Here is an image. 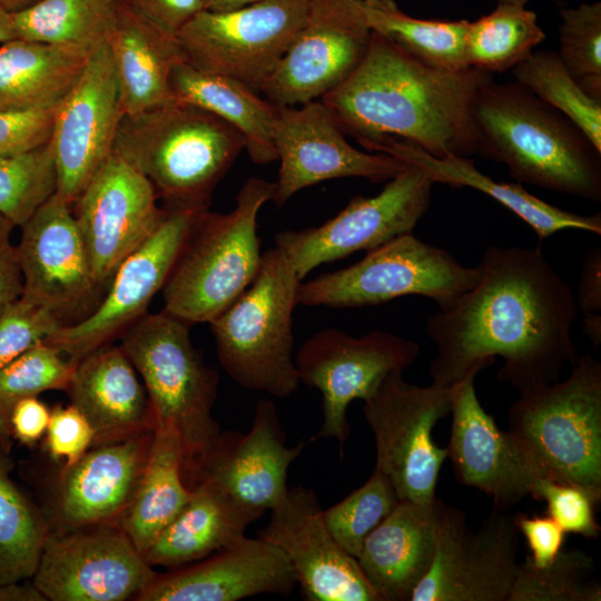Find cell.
<instances>
[{
    "mask_svg": "<svg viewBox=\"0 0 601 601\" xmlns=\"http://www.w3.org/2000/svg\"><path fill=\"white\" fill-rule=\"evenodd\" d=\"M477 283L426 319L436 346L432 382L454 385L503 358L501 382L519 393L559 381L579 355L572 338L578 316L569 283L540 247L490 245Z\"/></svg>",
    "mask_w": 601,
    "mask_h": 601,
    "instance_id": "obj_1",
    "label": "cell"
},
{
    "mask_svg": "<svg viewBox=\"0 0 601 601\" xmlns=\"http://www.w3.org/2000/svg\"><path fill=\"white\" fill-rule=\"evenodd\" d=\"M492 73L426 66L373 31L353 73L321 100L362 146L383 137L410 141L436 158L471 157L477 138L472 107Z\"/></svg>",
    "mask_w": 601,
    "mask_h": 601,
    "instance_id": "obj_2",
    "label": "cell"
},
{
    "mask_svg": "<svg viewBox=\"0 0 601 601\" xmlns=\"http://www.w3.org/2000/svg\"><path fill=\"white\" fill-rule=\"evenodd\" d=\"M472 117L477 150L518 183L601 201V150L565 115L516 81L477 91Z\"/></svg>",
    "mask_w": 601,
    "mask_h": 601,
    "instance_id": "obj_3",
    "label": "cell"
},
{
    "mask_svg": "<svg viewBox=\"0 0 601 601\" xmlns=\"http://www.w3.org/2000/svg\"><path fill=\"white\" fill-rule=\"evenodd\" d=\"M245 149L242 134L196 106L169 100L124 115L112 152L141 173L166 208L208 209L220 179Z\"/></svg>",
    "mask_w": 601,
    "mask_h": 601,
    "instance_id": "obj_4",
    "label": "cell"
},
{
    "mask_svg": "<svg viewBox=\"0 0 601 601\" xmlns=\"http://www.w3.org/2000/svg\"><path fill=\"white\" fill-rule=\"evenodd\" d=\"M190 326L162 309L145 314L119 338L147 391L155 430L180 443L187 486L221 433L213 417L218 375L194 347Z\"/></svg>",
    "mask_w": 601,
    "mask_h": 601,
    "instance_id": "obj_5",
    "label": "cell"
},
{
    "mask_svg": "<svg viewBox=\"0 0 601 601\" xmlns=\"http://www.w3.org/2000/svg\"><path fill=\"white\" fill-rule=\"evenodd\" d=\"M273 191L274 181L250 177L229 213L199 214L161 289L164 311L209 324L250 285L263 258L257 217Z\"/></svg>",
    "mask_w": 601,
    "mask_h": 601,
    "instance_id": "obj_6",
    "label": "cell"
},
{
    "mask_svg": "<svg viewBox=\"0 0 601 601\" xmlns=\"http://www.w3.org/2000/svg\"><path fill=\"white\" fill-rule=\"evenodd\" d=\"M508 431L539 477L578 485L601 501V363L578 357L564 381L522 393Z\"/></svg>",
    "mask_w": 601,
    "mask_h": 601,
    "instance_id": "obj_7",
    "label": "cell"
},
{
    "mask_svg": "<svg viewBox=\"0 0 601 601\" xmlns=\"http://www.w3.org/2000/svg\"><path fill=\"white\" fill-rule=\"evenodd\" d=\"M302 280L274 246L250 285L209 323L223 368L243 388L278 398L297 390L293 312Z\"/></svg>",
    "mask_w": 601,
    "mask_h": 601,
    "instance_id": "obj_8",
    "label": "cell"
},
{
    "mask_svg": "<svg viewBox=\"0 0 601 601\" xmlns=\"http://www.w3.org/2000/svg\"><path fill=\"white\" fill-rule=\"evenodd\" d=\"M480 276L479 265L464 266L447 250L411 231L367 252L348 267L302 282L297 304L358 308L420 295L445 309L471 289Z\"/></svg>",
    "mask_w": 601,
    "mask_h": 601,
    "instance_id": "obj_9",
    "label": "cell"
},
{
    "mask_svg": "<svg viewBox=\"0 0 601 601\" xmlns=\"http://www.w3.org/2000/svg\"><path fill=\"white\" fill-rule=\"evenodd\" d=\"M403 371L388 373L364 400L363 414L375 439L376 464L400 501L432 505L447 446L432 439L434 425L451 413L454 385L405 382Z\"/></svg>",
    "mask_w": 601,
    "mask_h": 601,
    "instance_id": "obj_10",
    "label": "cell"
},
{
    "mask_svg": "<svg viewBox=\"0 0 601 601\" xmlns=\"http://www.w3.org/2000/svg\"><path fill=\"white\" fill-rule=\"evenodd\" d=\"M308 0H260L201 10L177 33L191 66L235 78L259 92L304 24Z\"/></svg>",
    "mask_w": 601,
    "mask_h": 601,
    "instance_id": "obj_11",
    "label": "cell"
},
{
    "mask_svg": "<svg viewBox=\"0 0 601 601\" xmlns=\"http://www.w3.org/2000/svg\"><path fill=\"white\" fill-rule=\"evenodd\" d=\"M432 566L410 601H506L520 563L514 515L493 509L475 530L466 514L435 500Z\"/></svg>",
    "mask_w": 601,
    "mask_h": 601,
    "instance_id": "obj_12",
    "label": "cell"
},
{
    "mask_svg": "<svg viewBox=\"0 0 601 601\" xmlns=\"http://www.w3.org/2000/svg\"><path fill=\"white\" fill-rule=\"evenodd\" d=\"M418 354L415 342L384 331L355 337L331 327L308 337L294 358L299 383L323 396L324 421L314 440L335 439L343 455L348 405L366 400L388 373L406 370Z\"/></svg>",
    "mask_w": 601,
    "mask_h": 601,
    "instance_id": "obj_13",
    "label": "cell"
},
{
    "mask_svg": "<svg viewBox=\"0 0 601 601\" xmlns=\"http://www.w3.org/2000/svg\"><path fill=\"white\" fill-rule=\"evenodd\" d=\"M410 165V164H408ZM434 181L420 167L387 180L373 197L355 196L333 218L315 227L282 230L275 246L287 256L300 279L316 267L370 252L411 233L427 211Z\"/></svg>",
    "mask_w": 601,
    "mask_h": 601,
    "instance_id": "obj_14",
    "label": "cell"
},
{
    "mask_svg": "<svg viewBox=\"0 0 601 601\" xmlns=\"http://www.w3.org/2000/svg\"><path fill=\"white\" fill-rule=\"evenodd\" d=\"M157 572L118 523L51 531L31 578L46 601L135 600Z\"/></svg>",
    "mask_w": 601,
    "mask_h": 601,
    "instance_id": "obj_15",
    "label": "cell"
},
{
    "mask_svg": "<svg viewBox=\"0 0 601 601\" xmlns=\"http://www.w3.org/2000/svg\"><path fill=\"white\" fill-rule=\"evenodd\" d=\"M204 210L166 208L157 229L119 265L98 307L79 323L61 327L46 343L76 365L92 351L119 339L148 313Z\"/></svg>",
    "mask_w": 601,
    "mask_h": 601,
    "instance_id": "obj_16",
    "label": "cell"
},
{
    "mask_svg": "<svg viewBox=\"0 0 601 601\" xmlns=\"http://www.w3.org/2000/svg\"><path fill=\"white\" fill-rule=\"evenodd\" d=\"M362 1L308 0L303 27L259 92L278 107L297 106L344 82L371 41Z\"/></svg>",
    "mask_w": 601,
    "mask_h": 601,
    "instance_id": "obj_17",
    "label": "cell"
},
{
    "mask_svg": "<svg viewBox=\"0 0 601 601\" xmlns=\"http://www.w3.org/2000/svg\"><path fill=\"white\" fill-rule=\"evenodd\" d=\"M20 227L22 295L48 308L62 327L88 317L106 289L95 277L71 206L53 194Z\"/></svg>",
    "mask_w": 601,
    "mask_h": 601,
    "instance_id": "obj_18",
    "label": "cell"
},
{
    "mask_svg": "<svg viewBox=\"0 0 601 601\" xmlns=\"http://www.w3.org/2000/svg\"><path fill=\"white\" fill-rule=\"evenodd\" d=\"M273 142L280 164L270 201L278 207L324 180L361 177L385 183L410 166L394 156L353 147L321 99L278 107Z\"/></svg>",
    "mask_w": 601,
    "mask_h": 601,
    "instance_id": "obj_19",
    "label": "cell"
},
{
    "mask_svg": "<svg viewBox=\"0 0 601 601\" xmlns=\"http://www.w3.org/2000/svg\"><path fill=\"white\" fill-rule=\"evenodd\" d=\"M151 183L111 151L73 203L95 277L106 292L122 260L162 221Z\"/></svg>",
    "mask_w": 601,
    "mask_h": 601,
    "instance_id": "obj_20",
    "label": "cell"
},
{
    "mask_svg": "<svg viewBox=\"0 0 601 601\" xmlns=\"http://www.w3.org/2000/svg\"><path fill=\"white\" fill-rule=\"evenodd\" d=\"M122 117L115 66L105 42L91 52L81 77L55 110L49 140L55 194L70 206L111 154Z\"/></svg>",
    "mask_w": 601,
    "mask_h": 601,
    "instance_id": "obj_21",
    "label": "cell"
},
{
    "mask_svg": "<svg viewBox=\"0 0 601 601\" xmlns=\"http://www.w3.org/2000/svg\"><path fill=\"white\" fill-rule=\"evenodd\" d=\"M258 538L285 552L307 601H382L356 558L348 554L327 530L313 489H288L273 508Z\"/></svg>",
    "mask_w": 601,
    "mask_h": 601,
    "instance_id": "obj_22",
    "label": "cell"
},
{
    "mask_svg": "<svg viewBox=\"0 0 601 601\" xmlns=\"http://www.w3.org/2000/svg\"><path fill=\"white\" fill-rule=\"evenodd\" d=\"M154 431L92 445L59 467L50 508L51 531L118 523L130 506L149 456Z\"/></svg>",
    "mask_w": 601,
    "mask_h": 601,
    "instance_id": "obj_23",
    "label": "cell"
},
{
    "mask_svg": "<svg viewBox=\"0 0 601 601\" xmlns=\"http://www.w3.org/2000/svg\"><path fill=\"white\" fill-rule=\"evenodd\" d=\"M474 378L455 384L447 457L461 484L484 492L494 509L506 511L531 494L539 476L515 437L481 405Z\"/></svg>",
    "mask_w": 601,
    "mask_h": 601,
    "instance_id": "obj_24",
    "label": "cell"
},
{
    "mask_svg": "<svg viewBox=\"0 0 601 601\" xmlns=\"http://www.w3.org/2000/svg\"><path fill=\"white\" fill-rule=\"evenodd\" d=\"M285 441L275 404L259 400L250 431L221 432L188 486L210 480L250 509L272 510L287 495V470L304 447L303 442L287 447Z\"/></svg>",
    "mask_w": 601,
    "mask_h": 601,
    "instance_id": "obj_25",
    "label": "cell"
},
{
    "mask_svg": "<svg viewBox=\"0 0 601 601\" xmlns=\"http://www.w3.org/2000/svg\"><path fill=\"white\" fill-rule=\"evenodd\" d=\"M296 584L284 551L244 535L207 560L157 573L135 600L236 601L260 593L288 595Z\"/></svg>",
    "mask_w": 601,
    "mask_h": 601,
    "instance_id": "obj_26",
    "label": "cell"
},
{
    "mask_svg": "<svg viewBox=\"0 0 601 601\" xmlns=\"http://www.w3.org/2000/svg\"><path fill=\"white\" fill-rule=\"evenodd\" d=\"M66 393L90 422L93 445L155 430L147 391L120 345H104L78 361Z\"/></svg>",
    "mask_w": 601,
    "mask_h": 601,
    "instance_id": "obj_27",
    "label": "cell"
},
{
    "mask_svg": "<svg viewBox=\"0 0 601 601\" xmlns=\"http://www.w3.org/2000/svg\"><path fill=\"white\" fill-rule=\"evenodd\" d=\"M435 549V501L428 506L400 501L367 535L356 560L382 601H410Z\"/></svg>",
    "mask_w": 601,
    "mask_h": 601,
    "instance_id": "obj_28",
    "label": "cell"
},
{
    "mask_svg": "<svg viewBox=\"0 0 601 601\" xmlns=\"http://www.w3.org/2000/svg\"><path fill=\"white\" fill-rule=\"evenodd\" d=\"M362 147L367 151L384 152L422 168L434 184H445L454 188L470 187L490 196L526 223L540 243L564 229L601 234V213L579 215L535 197L520 183L495 181L481 173L471 157L436 158L410 141L393 137H383Z\"/></svg>",
    "mask_w": 601,
    "mask_h": 601,
    "instance_id": "obj_29",
    "label": "cell"
},
{
    "mask_svg": "<svg viewBox=\"0 0 601 601\" xmlns=\"http://www.w3.org/2000/svg\"><path fill=\"white\" fill-rule=\"evenodd\" d=\"M107 45L124 115H135L173 100L170 73L176 63L185 60L177 37L155 27L126 0H118Z\"/></svg>",
    "mask_w": 601,
    "mask_h": 601,
    "instance_id": "obj_30",
    "label": "cell"
},
{
    "mask_svg": "<svg viewBox=\"0 0 601 601\" xmlns=\"http://www.w3.org/2000/svg\"><path fill=\"white\" fill-rule=\"evenodd\" d=\"M191 489L188 503L142 554L152 568L176 569L224 550L263 515L210 480H201Z\"/></svg>",
    "mask_w": 601,
    "mask_h": 601,
    "instance_id": "obj_31",
    "label": "cell"
},
{
    "mask_svg": "<svg viewBox=\"0 0 601 601\" xmlns=\"http://www.w3.org/2000/svg\"><path fill=\"white\" fill-rule=\"evenodd\" d=\"M93 50L14 38L0 46V111L55 109Z\"/></svg>",
    "mask_w": 601,
    "mask_h": 601,
    "instance_id": "obj_32",
    "label": "cell"
},
{
    "mask_svg": "<svg viewBox=\"0 0 601 601\" xmlns=\"http://www.w3.org/2000/svg\"><path fill=\"white\" fill-rule=\"evenodd\" d=\"M173 100L201 108L237 129L245 150L258 165L277 160L273 142L278 106L242 81L198 69L186 60L175 65L169 78Z\"/></svg>",
    "mask_w": 601,
    "mask_h": 601,
    "instance_id": "obj_33",
    "label": "cell"
},
{
    "mask_svg": "<svg viewBox=\"0 0 601 601\" xmlns=\"http://www.w3.org/2000/svg\"><path fill=\"white\" fill-rule=\"evenodd\" d=\"M183 451L175 434L155 430L135 497L120 521L142 555L193 495L183 476Z\"/></svg>",
    "mask_w": 601,
    "mask_h": 601,
    "instance_id": "obj_34",
    "label": "cell"
},
{
    "mask_svg": "<svg viewBox=\"0 0 601 601\" xmlns=\"http://www.w3.org/2000/svg\"><path fill=\"white\" fill-rule=\"evenodd\" d=\"M12 443L0 435V585L32 578L51 532L43 508L11 477Z\"/></svg>",
    "mask_w": 601,
    "mask_h": 601,
    "instance_id": "obj_35",
    "label": "cell"
},
{
    "mask_svg": "<svg viewBox=\"0 0 601 601\" xmlns=\"http://www.w3.org/2000/svg\"><path fill=\"white\" fill-rule=\"evenodd\" d=\"M371 30L415 60L443 70L469 68L465 58L469 20H428L404 12L394 0H363Z\"/></svg>",
    "mask_w": 601,
    "mask_h": 601,
    "instance_id": "obj_36",
    "label": "cell"
},
{
    "mask_svg": "<svg viewBox=\"0 0 601 601\" xmlns=\"http://www.w3.org/2000/svg\"><path fill=\"white\" fill-rule=\"evenodd\" d=\"M118 0H39L12 14L17 38L95 50L107 42Z\"/></svg>",
    "mask_w": 601,
    "mask_h": 601,
    "instance_id": "obj_37",
    "label": "cell"
},
{
    "mask_svg": "<svg viewBox=\"0 0 601 601\" xmlns=\"http://www.w3.org/2000/svg\"><path fill=\"white\" fill-rule=\"evenodd\" d=\"M544 39L534 11L525 4L497 1L493 11L469 23L467 67L489 73L512 70Z\"/></svg>",
    "mask_w": 601,
    "mask_h": 601,
    "instance_id": "obj_38",
    "label": "cell"
},
{
    "mask_svg": "<svg viewBox=\"0 0 601 601\" xmlns=\"http://www.w3.org/2000/svg\"><path fill=\"white\" fill-rule=\"evenodd\" d=\"M512 73L516 82L570 118L601 150V101L583 91L556 51H533Z\"/></svg>",
    "mask_w": 601,
    "mask_h": 601,
    "instance_id": "obj_39",
    "label": "cell"
},
{
    "mask_svg": "<svg viewBox=\"0 0 601 601\" xmlns=\"http://www.w3.org/2000/svg\"><path fill=\"white\" fill-rule=\"evenodd\" d=\"M593 558L581 549L561 550L544 568L525 556L506 601H600Z\"/></svg>",
    "mask_w": 601,
    "mask_h": 601,
    "instance_id": "obj_40",
    "label": "cell"
},
{
    "mask_svg": "<svg viewBox=\"0 0 601 601\" xmlns=\"http://www.w3.org/2000/svg\"><path fill=\"white\" fill-rule=\"evenodd\" d=\"M400 503L388 477L377 467L370 479L349 495L327 510L324 523L334 540L352 556L361 553L367 535Z\"/></svg>",
    "mask_w": 601,
    "mask_h": 601,
    "instance_id": "obj_41",
    "label": "cell"
},
{
    "mask_svg": "<svg viewBox=\"0 0 601 601\" xmlns=\"http://www.w3.org/2000/svg\"><path fill=\"white\" fill-rule=\"evenodd\" d=\"M75 364L55 346L43 342L0 368V433L11 439L9 416L21 398L46 391H67Z\"/></svg>",
    "mask_w": 601,
    "mask_h": 601,
    "instance_id": "obj_42",
    "label": "cell"
},
{
    "mask_svg": "<svg viewBox=\"0 0 601 601\" xmlns=\"http://www.w3.org/2000/svg\"><path fill=\"white\" fill-rule=\"evenodd\" d=\"M56 191L49 142L31 151L0 157V214L22 226Z\"/></svg>",
    "mask_w": 601,
    "mask_h": 601,
    "instance_id": "obj_43",
    "label": "cell"
},
{
    "mask_svg": "<svg viewBox=\"0 0 601 601\" xmlns=\"http://www.w3.org/2000/svg\"><path fill=\"white\" fill-rule=\"evenodd\" d=\"M560 17L558 56L583 91L601 101V2L562 8Z\"/></svg>",
    "mask_w": 601,
    "mask_h": 601,
    "instance_id": "obj_44",
    "label": "cell"
},
{
    "mask_svg": "<svg viewBox=\"0 0 601 601\" xmlns=\"http://www.w3.org/2000/svg\"><path fill=\"white\" fill-rule=\"evenodd\" d=\"M61 327L48 308L21 295L0 314V368Z\"/></svg>",
    "mask_w": 601,
    "mask_h": 601,
    "instance_id": "obj_45",
    "label": "cell"
},
{
    "mask_svg": "<svg viewBox=\"0 0 601 601\" xmlns=\"http://www.w3.org/2000/svg\"><path fill=\"white\" fill-rule=\"evenodd\" d=\"M535 500L546 503V513L565 533H573L587 539H597L601 528L595 519L594 506L598 504L584 489L569 483L538 477L531 494Z\"/></svg>",
    "mask_w": 601,
    "mask_h": 601,
    "instance_id": "obj_46",
    "label": "cell"
},
{
    "mask_svg": "<svg viewBox=\"0 0 601 601\" xmlns=\"http://www.w3.org/2000/svg\"><path fill=\"white\" fill-rule=\"evenodd\" d=\"M95 431L85 414L71 403L51 408L43 450L59 465L68 467L93 445Z\"/></svg>",
    "mask_w": 601,
    "mask_h": 601,
    "instance_id": "obj_47",
    "label": "cell"
},
{
    "mask_svg": "<svg viewBox=\"0 0 601 601\" xmlns=\"http://www.w3.org/2000/svg\"><path fill=\"white\" fill-rule=\"evenodd\" d=\"M55 110L0 111V157L21 155L47 145Z\"/></svg>",
    "mask_w": 601,
    "mask_h": 601,
    "instance_id": "obj_48",
    "label": "cell"
},
{
    "mask_svg": "<svg viewBox=\"0 0 601 601\" xmlns=\"http://www.w3.org/2000/svg\"><path fill=\"white\" fill-rule=\"evenodd\" d=\"M520 533L528 542L531 554L526 558L535 568L549 565L563 549L565 532L549 515H514Z\"/></svg>",
    "mask_w": 601,
    "mask_h": 601,
    "instance_id": "obj_49",
    "label": "cell"
},
{
    "mask_svg": "<svg viewBox=\"0 0 601 601\" xmlns=\"http://www.w3.org/2000/svg\"><path fill=\"white\" fill-rule=\"evenodd\" d=\"M141 17L161 31L177 36L203 8V0H126Z\"/></svg>",
    "mask_w": 601,
    "mask_h": 601,
    "instance_id": "obj_50",
    "label": "cell"
},
{
    "mask_svg": "<svg viewBox=\"0 0 601 601\" xmlns=\"http://www.w3.org/2000/svg\"><path fill=\"white\" fill-rule=\"evenodd\" d=\"M51 410L38 398L29 396L19 400L11 408L9 432L12 441L33 449L47 432Z\"/></svg>",
    "mask_w": 601,
    "mask_h": 601,
    "instance_id": "obj_51",
    "label": "cell"
},
{
    "mask_svg": "<svg viewBox=\"0 0 601 601\" xmlns=\"http://www.w3.org/2000/svg\"><path fill=\"white\" fill-rule=\"evenodd\" d=\"M14 226L10 219L0 214V314L23 292L17 247L11 243Z\"/></svg>",
    "mask_w": 601,
    "mask_h": 601,
    "instance_id": "obj_52",
    "label": "cell"
},
{
    "mask_svg": "<svg viewBox=\"0 0 601 601\" xmlns=\"http://www.w3.org/2000/svg\"><path fill=\"white\" fill-rule=\"evenodd\" d=\"M575 304L583 315L601 314V248L593 247L584 257Z\"/></svg>",
    "mask_w": 601,
    "mask_h": 601,
    "instance_id": "obj_53",
    "label": "cell"
},
{
    "mask_svg": "<svg viewBox=\"0 0 601 601\" xmlns=\"http://www.w3.org/2000/svg\"><path fill=\"white\" fill-rule=\"evenodd\" d=\"M0 601H46L31 583L13 582L0 585Z\"/></svg>",
    "mask_w": 601,
    "mask_h": 601,
    "instance_id": "obj_54",
    "label": "cell"
},
{
    "mask_svg": "<svg viewBox=\"0 0 601 601\" xmlns=\"http://www.w3.org/2000/svg\"><path fill=\"white\" fill-rule=\"evenodd\" d=\"M260 0H203V8L210 12H227Z\"/></svg>",
    "mask_w": 601,
    "mask_h": 601,
    "instance_id": "obj_55",
    "label": "cell"
},
{
    "mask_svg": "<svg viewBox=\"0 0 601 601\" xmlns=\"http://www.w3.org/2000/svg\"><path fill=\"white\" fill-rule=\"evenodd\" d=\"M583 332L597 348L601 344V314L584 315Z\"/></svg>",
    "mask_w": 601,
    "mask_h": 601,
    "instance_id": "obj_56",
    "label": "cell"
},
{
    "mask_svg": "<svg viewBox=\"0 0 601 601\" xmlns=\"http://www.w3.org/2000/svg\"><path fill=\"white\" fill-rule=\"evenodd\" d=\"M17 38L12 14L0 7V43Z\"/></svg>",
    "mask_w": 601,
    "mask_h": 601,
    "instance_id": "obj_57",
    "label": "cell"
},
{
    "mask_svg": "<svg viewBox=\"0 0 601 601\" xmlns=\"http://www.w3.org/2000/svg\"><path fill=\"white\" fill-rule=\"evenodd\" d=\"M39 0H0V7L10 13L21 11Z\"/></svg>",
    "mask_w": 601,
    "mask_h": 601,
    "instance_id": "obj_58",
    "label": "cell"
},
{
    "mask_svg": "<svg viewBox=\"0 0 601 601\" xmlns=\"http://www.w3.org/2000/svg\"><path fill=\"white\" fill-rule=\"evenodd\" d=\"M497 1H501V2H515V3L525 4L530 0H497Z\"/></svg>",
    "mask_w": 601,
    "mask_h": 601,
    "instance_id": "obj_59",
    "label": "cell"
},
{
    "mask_svg": "<svg viewBox=\"0 0 601 601\" xmlns=\"http://www.w3.org/2000/svg\"><path fill=\"white\" fill-rule=\"evenodd\" d=\"M0 435L3 436L1 433H0ZM3 437H4V436H3ZM4 439H7V437H4ZM8 440H10V439H8Z\"/></svg>",
    "mask_w": 601,
    "mask_h": 601,
    "instance_id": "obj_60",
    "label": "cell"
}]
</instances>
